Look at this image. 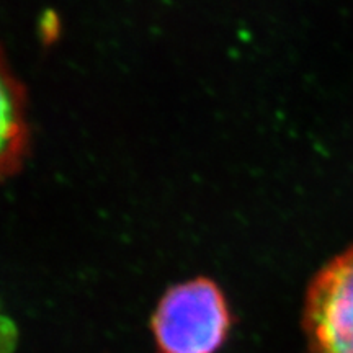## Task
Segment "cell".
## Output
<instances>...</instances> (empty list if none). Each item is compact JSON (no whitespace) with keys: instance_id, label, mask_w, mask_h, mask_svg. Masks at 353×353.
Here are the masks:
<instances>
[{"instance_id":"obj_4","label":"cell","mask_w":353,"mask_h":353,"mask_svg":"<svg viewBox=\"0 0 353 353\" xmlns=\"http://www.w3.org/2000/svg\"><path fill=\"white\" fill-rule=\"evenodd\" d=\"M17 342V330L12 322L0 319V353H12Z\"/></svg>"},{"instance_id":"obj_2","label":"cell","mask_w":353,"mask_h":353,"mask_svg":"<svg viewBox=\"0 0 353 353\" xmlns=\"http://www.w3.org/2000/svg\"><path fill=\"white\" fill-rule=\"evenodd\" d=\"M303 325L311 353H353V247L312 278Z\"/></svg>"},{"instance_id":"obj_3","label":"cell","mask_w":353,"mask_h":353,"mask_svg":"<svg viewBox=\"0 0 353 353\" xmlns=\"http://www.w3.org/2000/svg\"><path fill=\"white\" fill-rule=\"evenodd\" d=\"M28 144L25 88L0 51V180L20 169Z\"/></svg>"},{"instance_id":"obj_1","label":"cell","mask_w":353,"mask_h":353,"mask_svg":"<svg viewBox=\"0 0 353 353\" xmlns=\"http://www.w3.org/2000/svg\"><path fill=\"white\" fill-rule=\"evenodd\" d=\"M231 327L232 314L226 294L206 276L172 285L151 316L157 353H218Z\"/></svg>"}]
</instances>
